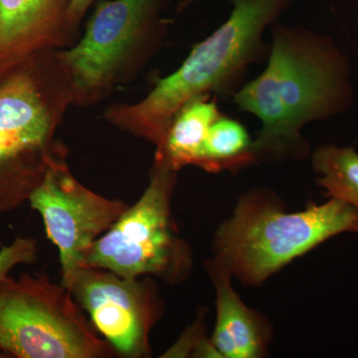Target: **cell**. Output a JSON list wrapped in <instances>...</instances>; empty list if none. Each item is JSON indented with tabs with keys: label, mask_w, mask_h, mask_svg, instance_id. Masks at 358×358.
I'll use <instances>...</instances> for the list:
<instances>
[{
	"label": "cell",
	"mask_w": 358,
	"mask_h": 358,
	"mask_svg": "<svg viewBox=\"0 0 358 358\" xmlns=\"http://www.w3.org/2000/svg\"><path fill=\"white\" fill-rule=\"evenodd\" d=\"M71 0H0V77L45 51L63 50L79 36L71 30Z\"/></svg>",
	"instance_id": "10"
},
{
	"label": "cell",
	"mask_w": 358,
	"mask_h": 358,
	"mask_svg": "<svg viewBox=\"0 0 358 358\" xmlns=\"http://www.w3.org/2000/svg\"><path fill=\"white\" fill-rule=\"evenodd\" d=\"M71 106L60 50L37 54L0 77V216L28 202L48 169L67 159L57 131Z\"/></svg>",
	"instance_id": "3"
},
{
	"label": "cell",
	"mask_w": 358,
	"mask_h": 358,
	"mask_svg": "<svg viewBox=\"0 0 358 358\" xmlns=\"http://www.w3.org/2000/svg\"><path fill=\"white\" fill-rule=\"evenodd\" d=\"M216 292V326L211 341L221 357H262L271 339L270 324L247 307L231 285V275L210 260L205 262Z\"/></svg>",
	"instance_id": "11"
},
{
	"label": "cell",
	"mask_w": 358,
	"mask_h": 358,
	"mask_svg": "<svg viewBox=\"0 0 358 358\" xmlns=\"http://www.w3.org/2000/svg\"><path fill=\"white\" fill-rule=\"evenodd\" d=\"M28 202L43 220L47 237L58 248L62 281L69 289L96 240L105 234L129 204L110 199L82 185L68 166L58 160Z\"/></svg>",
	"instance_id": "8"
},
{
	"label": "cell",
	"mask_w": 358,
	"mask_h": 358,
	"mask_svg": "<svg viewBox=\"0 0 358 358\" xmlns=\"http://www.w3.org/2000/svg\"><path fill=\"white\" fill-rule=\"evenodd\" d=\"M270 30L265 70L242 85L233 102L261 122L253 143L257 160H300L308 154L303 128L352 103L350 65L326 35L279 21Z\"/></svg>",
	"instance_id": "1"
},
{
	"label": "cell",
	"mask_w": 358,
	"mask_h": 358,
	"mask_svg": "<svg viewBox=\"0 0 358 358\" xmlns=\"http://www.w3.org/2000/svg\"><path fill=\"white\" fill-rule=\"evenodd\" d=\"M274 197L254 190L216 231V264L248 286L262 284L294 259L343 232L358 233V211L343 200L286 212Z\"/></svg>",
	"instance_id": "4"
},
{
	"label": "cell",
	"mask_w": 358,
	"mask_h": 358,
	"mask_svg": "<svg viewBox=\"0 0 358 358\" xmlns=\"http://www.w3.org/2000/svg\"><path fill=\"white\" fill-rule=\"evenodd\" d=\"M211 95L195 96L174 115L166 138L155 148V162L178 173L197 166L212 124L222 115Z\"/></svg>",
	"instance_id": "12"
},
{
	"label": "cell",
	"mask_w": 358,
	"mask_h": 358,
	"mask_svg": "<svg viewBox=\"0 0 358 358\" xmlns=\"http://www.w3.org/2000/svg\"><path fill=\"white\" fill-rule=\"evenodd\" d=\"M253 143L241 122L222 115L212 124L197 166L213 173L239 171L257 162Z\"/></svg>",
	"instance_id": "13"
},
{
	"label": "cell",
	"mask_w": 358,
	"mask_h": 358,
	"mask_svg": "<svg viewBox=\"0 0 358 358\" xmlns=\"http://www.w3.org/2000/svg\"><path fill=\"white\" fill-rule=\"evenodd\" d=\"M202 322V315H199L196 322L183 331L178 341L162 357H199L202 348L208 341L205 338Z\"/></svg>",
	"instance_id": "16"
},
{
	"label": "cell",
	"mask_w": 358,
	"mask_h": 358,
	"mask_svg": "<svg viewBox=\"0 0 358 358\" xmlns=\"http://www.w3.org/2000/svg\"><path fill=\"white\" fill-rule=\"evenodd\" d=\"M96 1L98 0H71L67 13L68 24L77 36L80 37V25L87 11Z\"/></svg>",
	"instance_id": "17"
},
{
	"label": "cell",
	"mask_w": 358,
	"mask_h": 358,
	"mask_svg": "<svg viewBox=\"0 0 358 358\" xmlns=\"http://www.w3.org/2000/svg\"><path fill=\"white\" fill-rule=\"evenodd\" d=\"M317 185L329 199L343 200L358 211V154L352 148L320 145L312 157Z\"/></svg>",
	"instance_id": "14"
},
{
	"label": "cell",
	"mask_w": 358,
	"mask_h": 358,
	"mask_svg": "<svg viewBox=\"0 0 358 358\" xmlns=\"http://www.w3.org/2000/svg\"><path fill=\"white\" fill-rule=\"evenodd\" d=\"M225 22L194 45L182 64L159 79L143 100L113 103L103 117L115 128L159 147L174 115L201 95H229L268 53L263 37L294 0H229Z\"/></svg>",
	"instance_id": "2"
},
{
	"label": "cell",
	"mask_w": 358,
	"mask_h": 358,
	"mask_svg": "<svg viewBox=\"0 0 358 358\" xmlns=\"http://www.w3.org/2000/svg\"><path fill=\"white\" fill-rule=\"evenodd\" d=\"M115 357L69 289L48 275H9L0 284V357Z\"/></svg>",
	"instance_id": "6"
},
{
	"label": "cell",
	"mask_w": 358,
	"mask_h": 358,
	"mask_svg": "<svg viewBox=\"0 0 358 358\" xmlns=\"http://www.w3.org/2000/svg\"><path fill=\"white\" fill-rule=\"evenodd\" d=\"M37 255L38 244L33 238L18 236L8 246L2 247L0 249V284L18 265L36 262Z\"/></svg>",
	"instance_id": "15"
},
{
	"label": "cell",
	"mask_w": 358,
	"mask_h": 358,
	"mask_svg": "<svg viewBox=\"0 0 358 358\" xmlns=\"http://www.w3.org/2000/svg\"><path fill=\"white\" fill-rule=\"evenodd\" d=\"M169 0L99 2L76 43L60 50L73 106L89 107L127 85L159 53L169 34Z\"/></svg>",
	"instance_id": "5"
},
{
	"label": "cell",
	"mask_w": 358,
	"mask_h": 358,
	"mask_svg": "<svg viewBox=\"0 0 358 358\" xmlns=\"http://www.w3.org/2000/svg\"><path fill=\"white\" fill-rule=\"evenodd\" d=\"M178 173L154 162L145 192L105 234L96 240L85 268L109 270L124 278L157 277L185 281L192 251L179 235L171 213Z\"/></svg>",
	"instance_id": "7"
},
{
	"label": "cell",
	"mask_w": 358,
	"mask_h": 358,
	"mask_svg": "<svg viewBox=\"0 0 358 358\" xmlns=\"http://www.w3.org/2000/svg\"><path fill=\"white\" fill-rule=\"evenodd\" d=\"M70 292L117 357H152L150 334L164 313L152 278L131 279L105 268H83Z\"/></svg>",
	"instance_id": "9"
}]
</instances>
